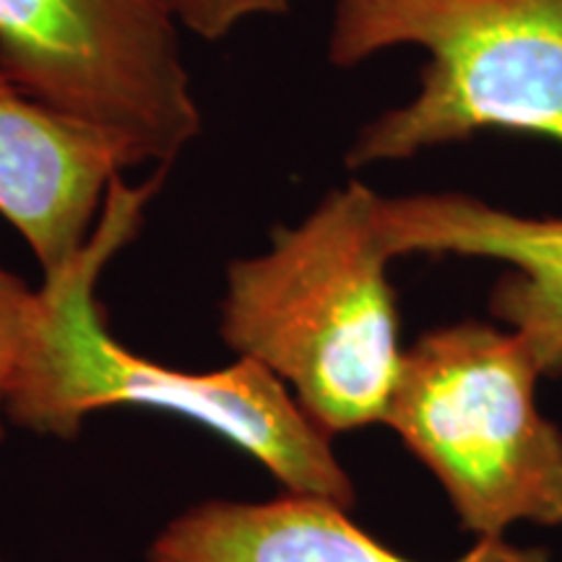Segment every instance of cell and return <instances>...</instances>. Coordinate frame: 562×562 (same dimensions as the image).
Returning <instances> with one entry per match:
<instances>
[{
	"instance_id": "obj_1",
	"label": "cell",
	"mask_w": 562,
	"mask_h": 562,
	"mask_svg": "<svg viewBox=\"0 0 562 562\" xmlns=\"http://www.w3.org/2000/svg\"><path fill=\"white\" fill-rule=\"evenodd\" d=\"M161 175L112 182L87 248L37 290L30 341L13 375L5 417L45 438H79L83 419L104 406H146L209 427L263 463L292 495L339 508L357 501L331 435L300 409L263 364L237 357L214 372H186L125 349L104 326L97 284L112 258L138 235Z\"/></svg>"
},
{
	"instance_id": "obj_2",
	"label": "cell",
	"mask_w": 562,
	"mask_h": 562,
	"mask_svg": "<svg viewBox=\"0 0 562 562\" xmlns=\"http://www.w3.org/2000/svg\"><path fill=\"white\" fill-rule=\"evenodd\" d=\"M381 199L357 180L334 188L273 229L269 250L229 263L224 284L222 341L290 385L331 438L385 419L404 360Z\"/></svg>"
},
{
	"instance_id": "obj_3",
	"label": "cell",
	"mask_w": 562,
	"mask_h": 562,
	"mask_svg": "<svg viewBox=\"0 0 562 562\" xmlns=\"http://www.w3.org/2000/svg\"><path fill=\"white\" fill-rule=\"evenodd\" d=\"M419 47V89L364 123L349 170L404 161L484 131L562 146V0H334L328 60L355 68Z\"/></svg>"
},
{
	"instance_id": "obj_4",
	"label": "cell",
	"mask_w": 562,
	"mask_h": 562,
	"mask_svg": "<svg viewBox=\"0 0 562 562\" xmlns=\"http://www.w3.org/2000/svg\"><path fill=\"white\" fill-rule=\"evenodd\" d=\"M542 378L529 339L495 323L432 328L404 351L383 425L476 539L562 526V427L539 409Z\"/></svg>"
},
{
	"instance_id": "obj_5",
	"label": "cell",
	"mask_w": 562,
	"mask_h": 562,
	"mask_svg": "<svg viewBox=\"0 0 562 562\" xmlns=\"http://www.w3.org/2000/svg\"><path fill=\"white\" fill-rule=\"evenodd\" d=\"M0 70L108 136L128 167H170L201 110L161 0H0Z\"/></svg>"
},
{
	"instance_id": "obj_6",
	"label": "cell",
	"mask_w": 562,
	"mask_h": 562,
	"mask_svg": "<svg viewBox=\"0 0 562 562\" xmlns=\"http://www.w3.org/2000/svg\"><path fill=\"white\" fill-rule=\"evenodd\" d=\"M378 227L398 256H461L508 266L490 297L503 326L524 334L544 375H562V216H526L467 193L381 199Z\"/></svg>"
},
{
	"instance_id": "obj_7",
	"label": "cell",
	"mask_w": 562,
	"mask_h": 562,
	"mask_svg": "<svg viewBox=\"0 0 562 562\" xmlns=\"http://www.w3.org/2000/svg\"><path fill=\"white\" fill-rule=\"evenodd\" d=\"M125 170L108 136L34 100L0 70V216L19 229L45 277L87 248Z\"/></svg>"
},
{
	"instance_id": "obj_8",
	"label": "cell",
	"mask_w": 562,
	"mask_h": 562,
	"mask_svg": "<svg viewBox=\"0 0 562 562\" xmlns=\"http://www.w3.org/2000/svg\"><path fill=\"white\" fill-rule=\"evenodd\" d=\"M347 508L321 497L284 495L266 503L209 501L167 524L151 562H417L351 524ZM453 562H554L539 547L476 539Z\"/></svg>"
},
{
	"instance_id": "obj_9",
	"label": "cell",
	"mask_w": 562,
	"mask_h": 562,
	"mask_svg": "<svg viewBox=\"0 0 562 562\" xmlns=\"http://www.w3.org/2000/svg\"><path fill=\"white\" fill-rule=\"evenodd\" d=\"M34 311H37V290H30L24 279L0 263V438H3L5 398L30 341Z\"/></svg>"
},
{
	"instance_id": "obj_10",
	"label": "cell",
	"mask_w": 562,
	"mask_h": 562,
	"mask_svg": "<svg viewBox=\"0 0 562 562\" xmlns=\"http://www.w3.org/2000/svg\"><path fill=\"white\" fill-rule=\"evenodd\" d=\"M292 0H161L167 13L182 30L195 37L216 42L258 16H281L290 11Z\"/></svg>"
}]
</instances>
